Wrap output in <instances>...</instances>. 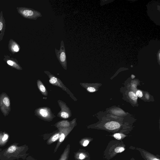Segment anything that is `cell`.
<instances>
[{
	"mask_svg": "<svg viewBox=\"0 0 160 160\" xmlns=\"http://www.w3.org/2000/svg\"><path fill=\"white\" fill-rule=\"evenodd\" d=\"M14 143L0 152V160H13L25 158L26 147L25 145L19 146Z\"/></svg>",
	"mask_w": 160,
	"mask_h": 160,
	"instance_id": "6da1fadb",
	"label": "cell"
},
{
	"mask_svg": "<svg viewBox=\"0 0 160 160\" xmlns=\"http://www.w3.org/2000/svg\"><path fill=\"white\" fill-rule=\"evenodd\" d=\"M126 146L122 140H112L108 143L103 153V158L109 160L118 154L124 151Z\"/></svg>",
	"mask_w": 160,
	"mask_h": 160,
	"instance_id": "7a4b0ae2",
	"label": "cell"
},
{
	"mask_svg": "<svg viewBox=\"0 0 160 160\" xmlns=\"http://www.w3.org/2000/svg\"><path fill=\"white\" fill-rule=\"evenodd\" d=\"M98 128L101 129L112 132H120L128 134L130 131V129L123 126L122 124L116 121L107 122L103 125L98 126Z\"/></svg>",
	"mask_w": 160,
	"mask_h": 160,
	"instance_id": "3957f363",
	"label": "cell"
},
{
	"mask_svg": "<svg viewBox=\"0 0 160 160\" xmlns=\"http://www.w3.org/2000/svg\"><path fill=\"white\" fill-rule=\"evenodd\" d=\"M18 12L24 18L36 20L38 18L42 17L40 12L32 8L25 7H17Z\"/></svg>",
	"mask_w": 160,
	"mask_h": 160,
	"instance_id": "277c9868",
	"label": "cell"
},
{
	"mask_svg": "<svg viewBox=\"0 0 160 160\" xmlns=\"http://www.w3.org/2000/svg\"><path fill=\"white\" fill-rule=\"evenodd\" d=\"M0 110L5 117L8 115L11 111L10 100L5 92H2L0 95Z\"/></svg>",
	"mask_w": 160,
	"mask_h": 160,
	"instance_id": "5b68a950",
	"label": "cell"
},
{
	"mask_svg": "<svg viewBox=\"0 0 160 160\" xmlns=\"http://www.w3.org/2000/svg\"><path fill=\"white\" fill-rule=\"evenodd\" d=\"M55 53L57 59L62 67L65 70L67 68V61L65 48L64 42H61L60 48L59 50L55 49Z\"/></svg>",
	"mask_w": 160,
	"mask_h": 160,
	"instance_id": "8992f818",
	"label": "cell"
},
{
	"mask_svg": "<svg viewBox=\"0 0 160 160\" xmlns=\"http://www.w3.org/2000/svg\"><path fill=\"white\" fill-rule=\"evenodd\" d=\"M74 127V125H73L69 127L58 129L60 132V135L57 143L54 149V153H55L56 152L61 144Z\"/></svg>",
	"mask_w": 160,
	"mask_h": 160,
	"instance_id": "52a82bcc",
	"label": "cell"
},
{
	"mask_svg": "<svg viewBox=\"0 0 160 160\" xmlns=\"http://www.w3.org/2000/svg\"><path fill=\"white\" fill-rule=\"evenodd\" d=\"M3 61L7 64L12 68L19 70H21L22 68L19 64L17 60L13 57H11L7 55H5L4 56Z\"/></svg>",
	"mask_w": 160,
	"mask_h": 160,
	"instance_id": "ba28073f",
	"label": "cell"
},
{
	"mask_svg": "<svg viewBox=\"0 0 160 160\" xmlns=\"http://www.w3.org/2000/svg\"><path fill=\"white\" fill-rule=\"evenodd\" d=\"M136 150L138 151L141 156L145 160H160V156L155 155L140 148H136Z\"/></svg>",
	"mask_w": 160,
	"mask_h": 160,
	"instance_id": "9c48e42d",
	"label": "cell"
},
{
	"mask_svg": "<svg viewBox=\"0 0 160 160\" xmlns=\"http://www.w3.org/2000/svg\"><path fill=\"white\" fill-rule=\"evenodd\" d=\"M8 47L9 51L12 54L18 52L20 49V47L19 44L12 39L9 40Z\"/></svg>",
	"mask_w": 160,
	"mask_h": 160,
	"instance_id": "30bf717a",
	"label": "cell"
},
{
	"mask_svg": "<svg viewBox=\"0 0 160 160\" xmlns=\"http://www.w3.org/2000/svg\"><path fill=\"white\" fill-rule=\"evenodd\" d=\"M6 29V22L3 17L2 11L0 12V41L3 40Z\"/></svg>",
	"mask_w": 160,
	"mask_h": 160,
	"instance_id": "8fae6325",
	"label": "cell"
},
{
	"mask_svg": "<svg viewBox=\"0 0 160 160\" xmlns=\"http://www.w3.org/2000/svg\"><path fill=\"white\" fill-rule=\"evenodd\" d=\"M35 112L37 114L44 118H48L51 117L50 112L49 111V109L46 108L38 109Z\"/></svg>",
	"mask_w": 160,
	"mask_h": 160,
	"instance_id": "7c38bea8",
	"label": "cell"
},
{
	"mask_svg": "<svg viewBox=\"0 0 160 160\" xmlns=\"http://www.w3.org/2000/svg\"><path fill=\"white\" fill-rule=\"evenodd\" d=\"M49 77L50 79L49 80V82L54 85H56L58 87L62 88L63 89L66 88L65 86L62 83V82L55 76L52 75V74L49 75Z\"/></svg>",
	"mask_w": 160,
	"mask_h": 160,
	"instance_id": "4fadbf2b",
	"label": "cell"
},
{
	"mask_svg": "<svg viewBox=\"0 0 160 160\" xmlns=\"http://www.w3.org/2000/svg\"><path fill=\"white\" fill-rule=\"evenodd\" d=\"M74 158L77 160H83L86 158L90 160L89 153L86 152H78L74 155Z\"/></svg>",
	"mask_w": 160,
	"mask_h": 160,
	"instance_id": "5bb4252c",
	"label": "cell"
},
{
	"mask_svg": "<svg viewBox=\"0 0 160 160\" xmlns=\"http://www.w3.org/2000/svg\"><path fill=\"white\" fill-rule=\"evenodd\" d=\"M9 137L8 133L0 132V147L5 145L8 141Z\"/></svg>",
	"mask_w": 160,
	"mask_h": 160,
	"instance_id": "9a60e30c",
	"label": "cell"
},
{
	"mask_svg": "<svg viewBox=\"0 0 160 160\" xmlns=\"http://www.w3.org/2000/svg\"><path fill=\"white\" fill-rule=\"evenodd\" d=\"M70 146L68 144L58 160H68L70 153Z\"/></svg>",
	"mask_w": 160,
	"mask_h": 160,
	"instance_id": "2e32d148",
	"label": "cell"
},
{
	"mask_svg": "<svg viewBox=\"0 0 160 160\" xmlns=\"http://www.w3.org/2000/svg\"><path fill=\"white\" fill-rule=\"evenodd\" d=\"M38 88L42 94L45 96L48 95L47 90L43 84L40 80H38L37 81Z\"/></svg>",
	"mask_w": 160,
	"mask_h": 160,
	"instance_id": "e0dca14e",
	"label": "cell"
},
{
	"mask_svg": "<svg viewBox=\"0 0 160 160\" xmlns=\"http://www.w3.org/2000/svg\"><path fill=\"white\" fill-rule=\"evenodd\" d=\"M60 135V132L59 131L54 134L47 141L48 144L50 145L58 140Z\"/></svg>",
	"mask_w": 160,
	"mask_h": 160,
	"instance_id": "ac0fdd59",
	"label": "cell"
},
{
	"mask_svg": "<svg viewBox=\"0 0 160 160\" xmlns=\"http://www.w3.org/2000/svg\"><path fill=\"white\" fill-rule=\"evenodd\" d=\"M70 123L67 121H61L57 124L56 127L58 128H66L71 126Z\"/></svg>",
	"mask_w": 160,
	"mask_h": 160,
	"instance_id": "d6986e66",
	"label": "cell"
},
{
	"mask_svg": "<svg viewBox=\"0 0 160 160\" xmlns=\"http://www.w3.org/2000/svg\"><path fill=\"white\" fill-rule=\"evenodd\" d=\"M111 136L114 137L116 139L120 140H122L123 138L127 136V135L124 134L123 133L120 132L115 133Z\"/></svg>",
	"mask_w": 160,
	"mask_h": 160,
	"instance_id": "ffe728a7",
	"label": "cell"
},
{
	"mask_svg": "<svg viewBox=\"0 0 160 160\" xmlns=\"http://www.w3.org/2000/svg\"><path fill=\"white\" fill-rule=\"evenodd\" d=\"M93 140L92 138H84L81 140L80 142V143L81 145L83 147H86L87 146L89 142Z\"/></svg>",
	"mask_w": 160,
	"mask_h": 160,
	"instance_id": "44dd1931",
	"label": "cell"
},
{
	"mask_svg": "<svg viewBox=\"0 0 160 160\" xmlns=\"http://www.w3.org/2000/svg\"><path fill=\"white\" fill-rule=\"evenodd\" d=\"M128 96L131 100L134 102H136L138 97L136 94L133 91H130L128 92Z\"/></svg>",
	"mask_w": 160,
	"mask_h": 160,
	"instance_id": "7402d4cb",
	"label": "cell"
},
{
	"mask_svg": "<svg viewBox=\"0 0 160 160\" xmlns=\"http://www.w3.org/2000/svg\"><path fill=\"white\" fill-rule=\"evenodd\" d=\"M60 115L62 118H67L69 117V113L65 111H63L61 112Z\"/></svg>",
	"mask_w": 160,
	"mask_h": 160,
	"instance_id": "603a6c76",
	"label": "cell"
},
{
	"mask_svg": "<svg viewBox=\"0 0 160 160\" xmlns=\"http://www.w3.org/2000/svg\"><path fill=\"white\" fill-rule=\"evenodd\" d=\"M136 94L137 97L141 98L143 96V93L141 90H138L136 91Z\"/></svg>",
	"mask_w": 160,
	"mask_h": 160,
	"instance_id": "cb8c5ba5",
	"label": "cell"
},
{
	"mask_svg": "<svg viewBox=\"0 0 160 160\" xmlns=\"http://www.w3.org/2000/svg\"><path fill=\"white\" fill-rule=\"evenodd\" d=\"M87 90L90 92H93L96 91L95 88L92 87H89L87 88Z\"/></svg>",
	"mask_w": 160,
	"mask_h": 160,
	"instance_id": "d4e9b609",
	"label": "cell"
},
{
	"mask_svg": "<svg viewBox=\"0 0 160 160\" xmlns=\"http://www.w3.org/2000/svg\"><path fill=\"white\" fill-rule=\"evenodd\" d=\"M146 98H148V97H148L149 96H148V94H147V95H146Z\"/></svg>",
	"mask_w": 160,
	"mask_h": 160,
	"instance_id": "484cf974",
	"label": "cell"
},
{
	"mask_svg": "<svg viewBox=\"0 0 160 160\" xmlns=\"http://www.w3.org/2000/svg\"><path fill=\"white\" fill-rule=\"evenodd\" d=\"M130 160H135V159L133 158H132Z\"/></svg>",
	"mask_w": 160,
	"mask_h": 160,
	"instance_id": "4316f807",
	"label": "cell"
},
{
	"mask_svg": "<svg viewBox=\"0 0 160 160\" xmlns=\"http://www.w3.org/2000/svg\"><path fill=\"white\" fill-rule=\"evenodd\" d=\"M2 150V149L0 148V152Z\"/></svg>",
	"mask_w": 160,
	"mask_h": 160,
	"instance_id": "83f0119b",
	"label": "cell"
},
{
	"mask_svg": "<svg viewBox=\"0 0 160 160\" xmlns=\"http://www.w3.org/2000/svg\"><path fill=\"white\" fill-rule=\"evenodd\" d=\"M25 160H29V159L27 158Z\"/></svg>",
	"mask_w": 160,
	"mask_h": 160,
	"instance_id": "f1b7e54d",
	"label": "cell"
},
{
	"mask_svg": "<svg viewBox=\"0 0 160 160\" xmlns=\"http://www.w3.org/2000/svg\"><path fill=\"white\" fill-rule=\"evenodd\" d=\"M117 160L115 159V160Z\"/></svg>",
	"mask_w": 160,
	"mask_h": 160,
	"instance_id": "f546056e",
	"label": "cell"
}]
</instances>
